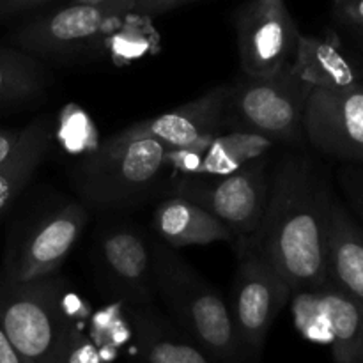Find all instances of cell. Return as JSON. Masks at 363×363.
<instances>
[{
  "label": "cell",
  "mask_w": 363,
  "mask_h": 363,
  "mask_svg": "<svg viewBox=\"0 0 363 363\" xmlns=\"http://www.w3.org/2000/svg\"><path fill=\"white\" fill-rule=\"evenodd\" d=\"M53 137L55 130L46 117L27 124L25 137L21 138L14 155L4 165H0V216L30 183L43 160L52 149Z\"/></svg>",
  "instance_id": "obj_19"
},
{
  "label": "cell",
  "mask_w": 363,
  "mask_h": 363,
  "mask_svg": "<svg viewBox=\"0 0 363 363\" xmlns=\"http://www.w3.org/2000/svg\"><path fill=\"white\" fill-rule=\"evenodd\" d=\"M333 199L326 177L307 156H289L273 172L264 220L250 243L257 245L293 293L328 282Z\"/></svg>",
  "instance_id": "obj_1"
},
{
  "label": "cell",
  "mask_w": 363,
  "mask_h": 363,
  "mask_svg": "<svg viewBox=\"0 0 363 363\" xmlns=\"http://www.w3.org/2000/svg\"><path fill=\"white\" fill-rule=\"evenodd\" d=\"M308 92L291 62L268 77L243 74L229 85L223 130L250 131L273 142L300 140Z\"/></svg>",
  "instance_id": "obj_5"
},
{
  "label": "cell",
  "mask_w": 363,
  "mask_h": 363,
  "mask_svg": "<svg viewBox=\"0 0 363 363\" xmlns=\"http://www.w3.org/2000/svg\"><path fill=\"white\" fill-rule=\"evenodd\" d=\"M50 84L41 59L18 46H0V106L39 98Z\"/></svg>",
  "instance_id": "obj_21"
},
{
  "label": "cell",
  "mask_w": 363,
  "mask_h": 363,
  "mask_svg": "<svg viewBox=\"0 0 363 363\" xmlns=\"http://www.w3.org/2000/svg\"><path fill=\"white\" fill-rule=\"evenodd\" d=\"M287 280L264 257L257 245L240 243V264L233 284V303L229 305L238 337L248 362L261 357L269 328L277 315L289 303Z\"/></svg>",
  "instance_id": "obj_8"
},
{
  "label": "cell",
  "mask_w": 363,
  "mask_h": 363,
  "mask_svg": "<svg viewBox=\"0 0 363 363\" xmlns=\"http://www.w3.org/2000/svg\"><path fill=\"white\" fill-rule=\"evenodd\" d=\"M236 34L243 74L268 77L293 60L301 32L284 0H252L238 11Z\"/></svg>",
  "instance_id": "obj_13"
},
{
  "label": "cell",
  "mask_w": 363,
  "mask_h": 363,
  "mask_svg": "<svg viewBox=\"0 0 363 363\" xmlns=\"http://www.w3.org/2000/svg\"><path fill=\"white\" fill-rule=\"evenodd\" d=\"M87 222V209L77 202L46 215L23 238L4 275L18 282L55 275L82 238Z\"/></svg>",
  "instance_id": "obj_14"
},
{
  "label": "cell",
  "mask_w": 363,
  "mask_h": 363,
  "mask_svg": "<svg viewBox=\"0 0 363 363\" xmlns=\"http://www.w3.org/2000/svg\"><path fill=\"white\" fill-rule=\"evenodd\" d=\"M53 363H106V360L94 340L85 335L80 326L69 323L62 340H60Z\"/></svg>",
  "instance_id": "obj_22"
},
{
  "label": "cell",
  "mask_w": 363,
  "mask_h": 363,
  "mask_svg": "<svg viewBox=\"0 0 363 363\" xmlns=\"http://www.w3.org/2000/svg\"><path fill=\"white\" fill-rule=\"evenodd\" d=\"M152 229L170 248L234 241L233 230L202 206L174 195L156 208Z\"/></svg>",
  "instance_id": "obj_15"
},
{
  "label": "cell",
  "mask_w": 363,
  "mask_h": 363,
  "mask_svg": "<svg viewBox=\"0 0 363 363\" xmlns=\"http://www.w3.org/2000/svg\"><path fill=\"white\" fill-rule=\"evenodd\" d=\"M229 85H216L194 101L181 105L162 116L138 121L126 130L119 131L126 137H151L174 149L172 165L191 170L209 144L223 133L225 103Z\"/></svg>",
  "instance_id": "obj_10"
},
{
  "label": "cell",
  "mask_w": 363,
  "mask_h": 363,
  "mask_svg": "<svg viewBox=\"0 0 363 363\" xmlns=\"http://www.w3.org/2000/svg\"><path fill=\"white\" fill-rule=\"evenodd\" d=\"M328 280L363 303V225L337 199L330 218Z\"/></svg>",
  "instance_id": "obj_18"
},
{
  "label": "cell",
  "mask_w": 363,
  "mask_h": 363,
  "mask_svg": "<svg viewBox=\"0 0 363 363\" xmlns=\"http://www.w3.org/2000/svg\"><path fill=\"white\" fill-rule=\"evenodd\" d=\"M289 301L305 339L330 346L335 363H363V303L330 280L294 291Z\"/></svg>",
  "instance_id": "obj_9"
},
{
  "label": "cell",
  "mask_w": 363,
  "mask_h": 363,
  "mask_svg": "<svg viewBox=\"0 0 363 363\" xmlns=\"http://www.w3.org/2000/svg\"><path fill=\"white\" fill-rule=\"evenodd\" d=\"M291 64L301 82L311 89H342L363 82L362 66L337 38L300 34Z\"/></svg>",
  "instance_id": "obj_17"
},
{
  "label": "cell",
  "mask_w": 363,
  "mask_h": 363,
  "mask_svg": "<svg viewBox=\"0 0 363 363\" xmlns=\"http://www.w3.org/2000/svg\"><path fill=\"white\" fill-rule=\"evenodd\" d=\"M303 133L323 155L363 165V82L342 89H311Z\"/></svg>",
  "instance_id": "obj_12"
},
{
  "label": "cell",
  "mask_w": 363,
  "mask_h": 363,
  "mask_svg": "<svg viewBox=\"0 0 363 363\" xmlns=\"http://www.w3.org/2000/svg\"><path fill=\"white\" fill-rule=\"evenodd\" d=\"M135 7L137 0L71 4L21 25L11 35V45L41 60H67L92 48Z\"/></svg>",
  "instance_id": "obj_7"
},
{
  "label": "cell",
  "mask_w": 363,
  "mask_h": 363,
  "mask_svg": "<svg viewBox=\"0 0 363 363\" xmlns=\"http://www.w3.org/2000/svg\"><path fill=\"white\" fill-rule=\"evenodd\" d=\"M27 126L13 128V130H0V165L7 162L20 145L21 138L25 137Z\"/></svg>",
  "instance_id": "obj_25"
},
{
  "label": "cell",
  "mask_w": 363,
  "mask_h": 363,
  "mask_svg": "<svg viewBox=\"0 0 363 363\" xmlns=\"http://www.w3.org/2000/svg\"><path fill=\"white\" fill-rule=\"evenodd\" d=\"M52 0H0V18H13L30 13Z\"/></svg>",
  "instance_id": "obj_26"
},
{
  "label": "cell",
  "mask_w": 363,
  "mask_h": 363,
  "mask_svg": "<svg viewBox=\"0 0 363 363\" xmlns=\"http://www.w3.org/2000/svg\"><path fill=\"white\" fill-rule=\"evenodd\" d=\"M172 152L156 138L116 133L74 165V188L82 201L96 209L133 208L158 183L172 162Z\"/></svg>",
  "instance_id": "obj_3"
},
{
  "label": "cell",
  "mask_w": 363,
  "mask_h": 363,
  "mask_svg": "<svg viewBox=\"0 0 363 363\" xmlns=\"http://www.w3.org/2000/svg\"><path fill=\"white\" fill-rule=\"evenodd\" d=\"M335 16L339 23L363 46V0H337Z\"/></svg>",
  "instance_id": "obj_24"
},
{
  "label": "cell",
  "mask_w": 363,
  "mask_h": 363,
  "mask_svg": "<svg viewBox=\"0 0 363 363\" xmlns=\"http://www.w3.org/2000/svg\"><path fill=\"white\" fill-rule=\"evenodd\" d=\"M59 275L28 282L0 273V326L25 363H53L71 319Z\"/></svg>",
  "instance_id": "obj_4"
},
{
  "label": "cell",
  "mask_w": 363,
  "mask_h": 363,
  "mask_svg": "<svg viewBox=\"0 0 363 363\" xmlns=\"http://www.w3.org/2000/svg\"><path fill=\"white\" fill-rule=\"evenodd\" d=\"M273 144L275 142L269 140L264 135L250 133V131L220 133L202 152L191 174L223 176V174L236 172L268 155Z\"/></svg>",
  "instance_id": "obj_20"
},
{
  "label": "cell",
  "mask_w": 363,
  "mask_h": 363,
  "mask_svg": "<svg viewBox=\"0 0 363 363\" xmlns=\"http://www.w3.org/2000/svg\"><path fill=\"white\" fill-rule=\"evenodd\" d=\"M190 2H197V0H137L135 11H140V13L149 14V16H156V14L169 13V11L186 6Z\"/></svg>",
  "instance_id": "obj_27"
},
{
  "label": "cell",
  "mask_w": 363,
  "mask_h": 363,
  "mask_svg": "<svg viewBox=\"0 0 363 363\" xmlns=\"http://www.w3.org/2000/svg\"><path fill=\"white\" fill-rule=\"evenodd\" d=\"M105 0H73V4H99Z\"/></svg>",
  "instance_id": "obj_29"
},
{
  "label": "cell",
  "mask_w": 363,
  "mask_h": 363,
  "mask_svg": "<svg viewBox=\"0 0 363 363\" xmlns=\"http://www.w3.org/2000/svg\"><path fill=\"white\" fill-rule=\"evenodd\" d=\"M151 248L156 298L184 335L222 363H250L222 294L162 240Z\"/></svg>",
  "instance_id": "obj_2"
},
{
  "label": "cell",
  "mask_w": 363,
  "mask_h": 363,
  "mask_svg": "<svg viewBox=\"0 0 363 363\" xmlns=\"http://www.w3.org/2000/svg\"><path fill=\"white\" fill-rule=\"evenodd\" d=\"M0 363H25L16 347L9 340V337L2 330V326H0Z\"/></svg>",
  "instance_id": "obj_28"
},
{
  "label": "cell",
  "mask_w": 363,
  "mask_h": 363,
  "mask_svg": "<svg viewBox=\"0 0 363 363\" xmlns=\"http://www.w3.org/2000/svg\"><path fill=\"white\" fill-rule=\"evenodd\" d=\"M94 259L99 282L124 308L152 307V248L140 230L126 223L106 225L96 241Z\"/></svg>",
  "instance_id": "obj_11"
},
{
  "label": "cell",
  "mask_w": 363,
  "mask_h": 363,
  "mask_svg": "<svg viewBox=\"0 0 363 363\" xmlns=\"http://www.w3.org/2000/svg\"><path fill=\"white\" fill-rule=\"evenodd\" d=\"M135 351L142 363H222L201 346L181 335L152 307L126 308Z\"/></svg>",
  "instance_id": "obj_16"
},
{
  "label": "cell",
  "mask_w": 363,
  "mask_h": 363,
  "mask_svg": "<svg viewBox=\"0 0 363 363\" xmlns=\"http://www.w3.org/2000/svg\"><path fill=\"white\" fill-rule=\"evenodd\" d=\"M340 186L354 215L363 222V165H347L340 170Z\"/></svg>",
  "instance_id": "obj_23"
},
{
  "label": "cell",
  "mask_w": 363,
  "mask_h": 363,
  "mask_svg": "<svg viewBox=\"0 0 363 363\" xmlns=\"http://www.w3.org/2000/svg\"><path fill=\"white\" fill-rule=\"evenodd\" d=\"M268 158L223 176L183 174L174 184V195L208 209L234 233L240 243L257 236L269 201L272 177Z\"/></svg>",
  "instance_id": "obj_6"
}]
</instances>
